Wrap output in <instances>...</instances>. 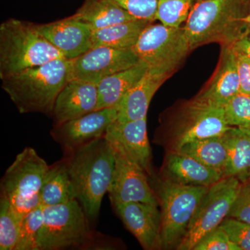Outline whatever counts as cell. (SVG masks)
I'll list each match as a JSON object with an SVG mask.
<instances>
[{"label": "cell", "mask_w": 250, "mask_h": 250, "mask_svg": "<svg viewBox=\"0 0 250 250\" xmlns=\"http://www.w3.org/2000/svg\"><path fill=\"white\" fill-rule=\"evenodd\" d=\"M132 49L140 61L147 64L148 72L169 77L191 52L183 27L161 22L149 24Z\"/></svg>", "instance_id": "cell-8"}, {"label": "cell", "mask_w": 250, "mask_h": 250, "mask_svg": "<svg viewBox=\"0 0 250 250\" xmlns=\"http://www.w3.org/2000/svg\"><path fill=\"white\" fill-rule=\"evenodd\" d=\"M240 180L241 181V182H250V170H248V172H246V173L242 174V175L240 176V177H238Z\"/></svg>", "instance_id": "cell-37"}, {"label": "cell", "mask_w": 250, "mask_h": 250, "mask_svg": "<svg viewBox=\"0 0 250 250\" xmlns=\"http://www.w3.org/2000/svg\"><path fill=\"white\" fill-rule=\"evenodd\" d=\"M222 136L228 152L223 177H240L250 170V131L230 126Z\"/></svg>", "instance_id": "cell-25"}, {"label": "cell", "mask_w": 250, "mask_h": 250, "mask_svg": "<svg viewBox=\"0 0 250 250\" xmlns=\"http://www.w3.org/2000/svg\"><path fill=\"white\" fill-rule=\"evenodd\" d=\"M192 250H241L221 227L207 233Z\"/></svg>", "instance_id": "cell-33"}, {"label": "cell", "mask_w": 250, "mask_h": 250, "mask_svg": "<svg viewBox=\"0 0 250 250\" xmlns=\"http://www.w3.org/2000/svg\"><path fill=\"white\" fill-rule=\"evenodd\" d=\"M76 199L90 220H96L114 173V153L104 137L82 146L63 158Z\"/></svg>", "instance_id": "cell-1"}, {"label": "cell", "mask_w": 250, "mask_h": 250, "mask_svg": "<svg viewBox=\"0 0 250 250\" xmlns=\"http://www.w3.org/2000/svg\"><path fill=\"white\" fill-rule=\"evenodd\" d=\"M21 218L4 197H0V250H15L21 228Z\"/></svg>", "instance_id": "cell-27"}, {"label": "cell", "mask_w": 250, "mask_h": 250, "mask_svg": "<svg viewBox=\"0 0 250 250\" xmlns=\"http://www.w3.org/2000/svg\"><path fill=\"white\" fill-rule=\"evenodd\" d=\"M208 188L167 179L159 182L156 193L161 207V249H177Z\"/></svg>", "instance_id": "cell-5"}, {"label": "cell", "mask_w": 250, "mask_h": 250, "mask_svg": "<svg viewBox=\"0 0 250 250\" xmlns=\"http://www.w3.org/2000/svg\"><path fill=\"white\" fill-rule=\"evenodd\" d=\"M170 77L147 72L126 93L119 105V123L136 121L147 117L148 108L153 97L161 85Z\"/></svg>", "instance_id": "cell-20"}, {"label": "cell", "mask_w": 250, "mask_h": 250, "mask_svg": "<svg viewBox=\"0 0 250 250\" xmlns=\"http://www.w3.org/2000/svg\"><path fill=\"white\" fill-rule=\"evenodd\" d=\"M244 21L245 22L247 23L248 24H250V13L246 16V18H244Z\"/></svg>", "instance_id": "cell-38"}, {"label": "cell", "mask_w": 250, "mask_h": 250, "mask_svg": "<svg viewBox=\"0 0 250 250\" xmlns=\"http://www.w3.org/2000/svg\"><path fill=\"white\" fill-rule=\"evenodd\" d=\"M220 58L214 73L195 97L198 101L223 107L240 93L236 54L230 45H220Z\"/></svg>", "instance_id": "cell-16"}, {"label": "cell", "mask_w": 250, "mask_h": 250, "mask_svg": "<svg viewBox=\"0 0 250 250\" xmlns=\"http://www.w3.org/2000/svg\"><path fill=\"white\" fill-rule=\"evenodd\" d=\"M140 62L133 49L93 47L72 59V80L97 85L106 77L134 66Z\"/></svg>", "instance_id": "cell-12"}, {"label": "cell", "mask_w": 250, "mask_h": 250, "mask_svg": "<svg viewBox=\"0 0 250 250\" xmlns=\"http://www.w3.org/2000/svg\"><path fill=\"white\" fill-rule=\"evenodd\" d=\"M73 15L93 31L137 19L112 0H84Z\"/></svg>", "instance_id": "cell-22"}, {"label": "cell", "mask_w": 250, "mask_h": 250, "mask_svg": "<svg viewBox=\"0 0 250 250\" xmlns=\"http://www.w3.org/2000/svg\"><path fill=\"white\" fill-rule=\"evenodd\" d=\"M147 72V64L140 62L134 66L100 81L97 84L98 104L96 110L119 106L126 93Z\"/></svg>", "instance_id": "cell-21"}, {"label": "cell", "mask_w": 250, "mask_h": 250, "mask_svg": "<svg viewBox=\"0 0 250 250\" xmlns=\"http://www.w3.org/2000/svg\"><path fill=\"white\" fill-rule=\"evenodd\" d=\"M203 0H159L156 20L165 25L181 27L192 9Z\"/></svg>", "instance_id": "cell-28"}, {"label": "cell", "mask_w": 250, "mask_h": 250, "mask_svg": "<svg viewBox=\"0 0 250 250\" xmlns=\"http://www.w3.org/2000/svg\"><path fill=\"white\" fill-rule=\"evenodd\" d=\"M177 151L192 156L223 174L228 163V149L222 136L190 141Z\"/></svg>", "instance_id": "cell-26"}, {"label": "cell", "mask_w": 250, "mask_h": 250, "mask_svg": "<svg viewBox=\"0 0 250 250\" xmlns=\"http://www.w3.org/2000/svg\"><path fill=\"white\" fill-rule=\"evenodd\" d=\"M231 241L241 250H250V224L237 219L227 218L220 224Z\"/></svg>", "instance_id": "cell-32"}, {"label": "cell", "mask_w": 250, "mask_h": 250, "mask_svg": "<svg viewBox=\"0 0 250 250\" xmlns=\"http://www.w3.org/2000/svg\"><path fill=\"white\" fill-rule=\"evenodd\" d=\"M163 171L165 179L185 185L210 187L224 178L222 172L177 151L167 154Z\"/></svg>", "instance_id": "cell-19"}, {"label": "cell", "mask_w": 250, "mask_h": 250, "mask_svg": "<svg viewBox=\"0 0 250 250\" xmlns=\"http://www.w3.org/2000/svg\"><path fill=\"white\" fill-rule=\"evenodd\" d=\"M125 226L144 250H161V213L159 206L131 202L113 206Z\"/></svg>", "instance_id": "cell-14"}, {"label": "cell", "mask_w": 250, "mask_h": 250, "mask_svg": "<svg viewBox=\"0 0 250 250\" xmlns=\"http://www.w3.org/2000/svg\"><path fill=\"white\" fill-rule=\"evenodd\" d=\"M250 13V0H203L183 27L190 51L213 42L232 45L248 27L244 18Z\"/></svg>", "instance_id": "cell-3"}, {"label": "cell", "mask_w": 250, "mask_h": 250, "mask_svg": "<svg viewBox=\"0 0 250 250\" xmlns=\"http://www.w3.org/2000/svg\"><path fill=\"white\" fill-rule=\"evenodd\" d=\"M235 54H240L250 59V25L248 24L246 30L243 31L238 39L235 41L232 45Z\"/></svg>", "instance_id": "cell-36"}, {"label": "cell", "mask_w": 250, "mask_h": 250, "mask_svg": "<svg viewBox=\"0 0 250 250\" xmlns=\"http://www.w3.org/2000/svg\"><path fill=\"white\" fill-rule=\"evenodd\" d=\"M41 203L49 207L77 200L65 161L50 166L41 188Z\"/></svg>", "instance_id": "cell-24"}, {"label": "cell", "mask_w": 250, "mask_h": 250, "mask_svg": "<svg viewBox=\"0 0 250 250\" xmlns=\"http://www.w3.org/2000/svg\"><path fill=\"white\" fill-rule=\"evenodd\" d=\"M224 111L230 126L250 131V95L237 94L224 106Z\"/></svg>", "instance_id": "cell-30"}, {"label": "cell", "mask_w": 250, "mask_h": 250, "mask_svg": "<svg viewBox=\"0 0 250 250\" xmlns=\"http://www.w3.org/2000/svg\"><path fill=\"white\" fill-rule=\"evenodd\" d=\"M63 57L60 51L37 31L34 23L9 18L0 24L1 80Z\"/></svg>", "instance_id": "cell-4"}, {"label": "cell", "mask_w": 250, "mask_h": 250, "mask_svg": "<svg viewBox=\"0 0 250 250\" xmlns=\"http://www.w3.org/2000/svg\"><path fill=\"white\" fill-rule=\"evenodd\" d=\"M228 218H232L250 224V181L242 182Z\"/></svg>", "instance_id": "cell-34"}, {"label": "cell", "mask_w": 250, "mask_h": 250, "mask_svg": "<svg viewBox=\"0 0 250 250\" xmlns=\"http://www.w3.org/2000/svg\"><path fill=\"white\" fill-rule=\"evenodd\" d=\"M88 219L77 200L44 207V220L37 250L88 248L95 243Z\"/></svg>", "instance_id": "cell-6"}, {"label": "cell", "mask_w": 250, "mask_h": 250, "mask_svg": "<svg viewBox=\"0 0 250 250\" xmlns=\"http://www.w3.org/2000/svg\"><path fill=\"white\" fill-rule=\"evenodd\" d=\"M230 127L223 107L194 98L187 104L174 134L172 151L196 140L221 136Z\"/></svg>", "instance_id": "cell-11"}, {"label": "cell", "mask_w": 250, "mask_h": 250, "mask_svg": "<svg viewBox=\"0 0 250 250\" xmlns=\"http://www.w3.org/2000/svg\"><path fill=\"white\" fill-rule=\"evenodd\" d=\"M44 220V207L41 205L23 217L15 250H37V241Z\"/></svg>", "instance_id": "cell-29"}, {"label": "cell", "mask_w": 250, "mask_h": 250, "mask_svg": "<svg viewBox=\"0 0 250 250\" xmlns=\"http://www.w3.org/2000/svg\"><path fill=\"white\" fill-rule=\"evenodd\" d=\"M72 59L59 58L1 80V88L19 113L52 116L56 100L72 80Z\"/></svg>", "instance_id": "cell-2"}, {"label": "cell", "mask_w": 250, "mask_h": 250, "mask_svg": "<svg viewBox=\"0 0 250 250\" xmlns=\"http://www.w3.org/2000/svg\"><path fill=\"white\" fill-rule=\"evenodd\" d=\"M111 145L116 160L108 192L112 206L141 202L160 207L157 195L149 185L147 172L128 157L121 147L113 143Z\"/></svg>", "instance_id": "cell-10"}, {"label": "cell", "mask_w": 250, "mask_h": 250, "mask_svg": "<svg viewBox=\"0 0 250 250\" xmlns=\"http://www.w3.org/2000/svg\"><path fill=\"white\" fill-rule=\"evenodd\" d=\"M152 23L136 19L93 31L90 48L109 47L117 49H132L143 31Z\"/></svg>", "instance_id": "cell-23"}, {"label": "cell", "mask_w": 250, "mask_h": 250, "mask_svg": "<svg viewBox=\"0 0 250 250\" xmlns=\"http://www.w3.org/2000/svg\"><path fill=\"white\" fill-rule=\"evenodd\" d=\"M147 117L142 119L119 123L113 122L108 128L104 138L116 145L133 161L152 174V152L147 136Z\"/></svg>", "instance_id": "cell-17"}, {"label": "cell", "mask_w": 250, "mask_h": 250, "mask_svg": "<svg viewBox=\"0 0 250 250\" xmlns=\"http://www.w3.org/2000/svg\"><path fill=\"white\" fill-rule=\"evenodd\" d=\"M242 185L235 176L224 177L203 197L177 250H192L207 233L220 226L229 213Z\"/></svg>", "instance_id": "cell-9"}, {"label": "cell", "mask_w": 250, "mask_h": 250, "mask_svg": "<svg viewBox=\"0 0 250 250\" xmlns=\"http://www.w3.org/2000/svg\"><path fill=\"white\" fill-rule=\"evenodd\" d=\"M49 167L35 149L25 147L3 176L1 196L10 202L21 218L41 205V190Z\"/></svg>", "instance_id": "cell-7"}, {"label": "cell", "mask_w": 250, "mask_h": 250, "mask_svg": "<svg viewBox=\"0 0 250 250\" xmlns=\"http://www.w3.org/2000/svg\"><path fill=\"white\" fill-rule=\"evenodd\" d=\"M236 56L240 93L250 95V59L240 54Z\"/></svg>", "instance_id": "cell-35"}, {"label": "cell", "mask_w": 250, "mask_h": 250, "mask_svg": "<svg viewBox=\"0 0 250 250\" xmlns=\"http://www.w3.org/2000/svg\"><path fill=\"white\" fill-rule=\"evenodd\" d=\"M119 110V106L96 110L53 126L51 136L60 145L65 154L71 152L95 140L104 137L110 125L118 118Z\"/></svg>", "instance_id": "cell-13"}, {"label": "cell", "mask_w": 250, "mask_h": 250, "mask_svg": "<svg viewBox=\"0 0 250 250\" xmlns=\"http://www.w3.org/2000/svg\"><path fill=\"white\" fill-rule=\"evenodd\" d=\"M98 104L97 85L73 79L65 85L56 100L52 114L53 126L96 111Z\"/></svg>", "instance_id": "cell-18"}, {"label": "cell", "mask_w": 250, "mask_h": 250, "mask_svg": "<svg viewBox=\"0 0 250 250\" xmlns=\"http://www.w3.org/2000/svg\"><path fill=\"white\" fill-rule=\"evenodd\" d=\"M137 19L156 21L159 0H112Z\"/></svg>", "instance_id": "cell-31"}, {"label": "cell", "mask_w": 250, "mask_h": 250, "mask_svg": "<svg viewBox=\"0 0 250 250\" xmlns=\"http://www.w3.org/2000/svg\"><path fill=\"white\" fill-rule=\"evenodd\" d=\"M34 27L60 51L65 58L75 59L90 49L93 30L74 15Z\"/></svg>", "instance_id": "cell-15"}]
</instances>
